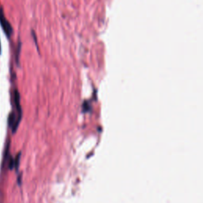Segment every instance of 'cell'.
<instances>
[{"label":"cell","mask_w":203,"mask_h":203,"mask_svg":"<svg viewBox=\"0 0 203 203\" xmlns=\"http://www.w3.org/2000/svg\"><path fill=\"white\" fill-rule=\"evenodd\" d=\"M14 160L11 158V159H10V162H9V168L10 169H12L14 167Z\"/></svg>","instance_id":"5"},{"label":"cell","mask_w":203,"mask_h":203,"mask_svg":"<svg viewBox=\"0 0 203 203\" xmlns=\"http://www.w3.org/2000/svg\"><path fill=\"white\" fill-rule=\"evenodd\" d=\"M16 121H17V118H16L15 114L12 112L11 113V114L9 115V118H8V124H9V126H11V128L14 125V124L16 123Z\"/></svg>","instance_id":"3"},{"label":"cell","mask_w":203,"mask_h":203,"mask_svg":"<svg viewBox=\"0 0 203 203\" xmlns=\"http://www.w3.org/2000/svg\"><path fill=\"white\" fill-rule=\"evenodd\" d=\"M0 24H1L2 29L4 30L5 34L8 37H11L13 33V28L11 26V23L8 22V20L5 17L3 11L1 7H0Z\"/></svg>","instance_id":"1"},{"label":"cell","mask_w":203,"mask_h":203,"mask_svg":"<svg viewBox=\"0 0 203 203\" xmlns=\"http://www.w3.org/2000/svg\"><path fill=\"white\" fill-rule=\"evenodd\" d=\"M20 157H21V153H18V155H16L15 159L14 160V166H15L16 170H18V166H19V160H20Z\"/></svg>","instance_id":"4"},{"label":"cell","mask_w":203,"mask_h":203,"mask_svg":"<svg viewBox=\"0 0 203 203\" xmlns=\"http://www.w3.org/2000/svg\"><path fill=\"white\" fill-rule=\"evenodd\" d=\"M14 102H15V106L16 109H17V112H18V118H17V121H16V123L14 124L13 127H12V131L14 133L15 131L18 129V125H19L20 121L22 119V108H21V106H20V94L18 93V91L17 90H15L14 91Z\"/></svg>","instance_id":"2"}]
</instances>
